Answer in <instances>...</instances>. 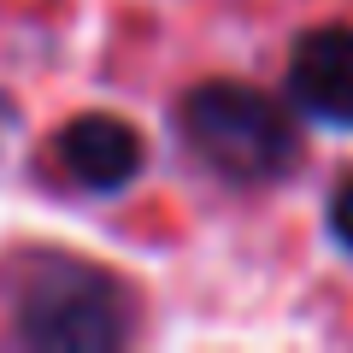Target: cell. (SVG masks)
<instances>
[{
	"mask_svg": "<svg viewBox=\"0 0 353 353\" xmlns=\"http://www.w3.org/2000/svg\"><path fill=\"white\" fill-rule=\"evenodd\" d=\"M289 94L306 118L353 130V30L347 24L301 36V48L289 59Z\"/></svg>",
	"mask_w": 353,
	"mask_h": 353,
	"instance_id": "3957f363",
	"label": "cell"
},
{
	"mask_svg": "<svg viewBox=\"0 0 353 353\" xmlns=\"http://www.w3.org/2000/svg\"><path fill=\"white\" fill-rule=\"evenodd\" d=\"M6 124H12V118H6V101H0V130H6Z\"/></svg>",
	"mask_w": 353,
	"mask_h": 353,
	"instance_id": "8992f818",
	"label": "cell"
},
{
	"mask_svg": "<svg viewBox=\"0 0 353 353\" xmlns=\"http://www.w3.org/2000/svg\"><path fill=\"white\" fill-rule=\"evenodd\" d=\"M330 236H336L341 248L353 253V176L341 183L336 194H330Z\"/></svg>",
	"mask_w": 353,
	"mask_h": 353,
	"instance_id": "5b68a950",
	"label": "cell"
},
{
	"mask_svg": "<svg viewBox=\"0 0 353 353\" xmlns=\"http://www.w3.org/2000/svg\"><path fill=\"white\" fill-rule=\"evenodd\" d=\"M59 165L71 171L77 189L118 194L141 176V136L112 112H83L59 130Z\"/></svg>",
	"mask_w": 353,
	"mask_h": 353,
	"instance_id": "277c9868",
	"label": "cell"
},
{
	"mask_svg": "<svg viewBox=\"0 0 353 353\" xmlns=\"http://www.w3.org/2000/svg\"><path fill=\"white\" fill-rule=\"evenodd\" d=\"M130 289L94 259L30 253L12 271V336L41 353H112L130 341Z\"/></svg>",
	"mask_w": 353,
	"mask_h": 353,
	"instance_id": "6da1fadb",
	"label": "cell"
},
{
	"mask_svg": "<svg viewBox=\"0 0 353 353\" xmlns=\"http://www.w3.org/2000/svg\"><path fill=\"white\" fill-rule=\"evenodd\" d=\"M176 136L206 171L230 183H277L301 159V130L289 106L248 83H201L176 101Z\"/></svg>",
	"mask_w": 353,
	"mask_h": 353,
	"instance_id": "7a4b0ae2",
	"label": "cell"
}]
</instances>
